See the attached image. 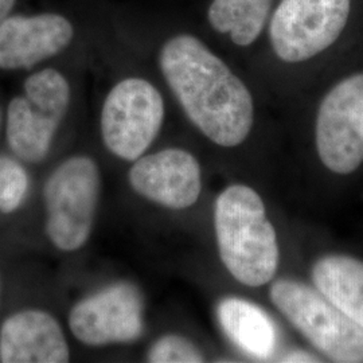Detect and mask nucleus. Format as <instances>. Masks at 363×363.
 <instances>
[{"instance_id":"20e7f679","label":"nucleus","mask_w":363,"mask_h":363,"mask_svg":"<svg viewBox=\"0 0 363 363\" xmlns=\"http://www.w3.org/2000/svg\"><path fill=\"white\" fill-rule=\"evenodd\" d=\"M101 177L88 156H73L54 169L43 187L46 234L62 252H74L89 240L100 199Z\"/></svg>"},{"instance_id":"1a4fd4ad","label":"nucleus","mask_w":363,"mask_h":363,"mask_svg":"<svg viewBox=\"0 0 363 363\" xmlns=\"http://www.w3.org/2000/svg\"><path fill=\"white\" fill-rule=\"evenodd\" d=\"M73 335L86 346L132 342L143 333V301L127 283L108 286L77 303L69 315Z\"/></svg>"},{"instance_id":"a211bd4d","label":"nucleus","mask_w":363,"mask_h":363,"mask_svg":"<svg viewBox=\"0 0 363 363\" xmlns=\"http://www.w3.org/2000/svg\"><path fill=\"white\" fill-rule=\"evenodd\" d=\"M281 362H319V359L307 351L294 350L283 355Z\"/></svg>"},{"instance_id":"f03ea898","label":"nucleus","mask_w":363,"mask_h":363,"mask_svg":"<svg viewBox=\"0 0 363 363\" xmlns=\"http://www.w3.org/2000/svg\"><path fill=\"white\" fill-rule=\"evenodd\" d=\"M214 230L220 261L240 284L272 283L280 268L279 237L255 189L234 183L218 195Z\"/></svg>"},{"instance_id":"f3484780","label":"nucleus","mask_w":363,"mask_h":363,"mask_svg":"<svg viewBox=\"0 0 363 363\" xmlns=\"http://www.w3.org/2000/svg\"><path fill=\"white\" fill-rule=\"evenodd\" d=\"M152 363L205 362V355L191 340L181 335H166L156 340L147 354Z\"/></svg>"},{"instance_id":"9d476101","label":"nucleus","mask_w":363,"mask_h":363,"mask_svg":"<svg viewBox=\"0 0 363 363\" xmlns=\"http://www.w3.org/2000/svg\"><path fill=\"white\" fill-rule=\"evenodd\" d=\"M133 191L171 210L191 208L202 191V169L193 154L169 148L133 162L128 174Z\"/></svg>"},{"instance_id":"f8f14e48","label":"nucleus","mask_w":363,"mask_h":363,"mask_svg":"<svg viewBox=\"0 0 363 363\" xmlns=\"http://www.w3.org/2000/svg\"><path fill=\"white\" fill-rule=\"evenodd\" d=\"M69 359L65 334L50 313L26 310L13 313L1 325V362L66 363Z\"/></svg>"},{"instance_id":"2eb2a0df","label":"nucleus","mask_w":363,"mask_h":363,"mask_svg":"<svg viewBox=\"0 0 363 363\" xmlns=\"http://www.w3.org/2000/svg\"><path fill=\"white\" fill-rule=\"evenodd\" d=\"M273 0H213L208 22L220 34H228L237 46H249L259 38L268 22Z\"/></svg>"},{"instance_id":"6e6552de","label":"nucleus","mask_w":363,"mask_h":363,"mask_svg":"<svg viewBox=\"0 0 363 363\" xmlns=\"http://www.w3.org/2000/svg\"><path fill=\"white\" fill-rule=\"evenodd\" d=\"M164 118L163 97L143 78H127L112 88L101 111V136L113 155L135 162L155 140Z\"/></svg>"},{"instance_id":"dca6fc26","label":"nucleus","mask_w":363,"mask_h":363,"mask_svg":"<svg viewBox=\"0 0 363 363\" xmlns=\"http://www.w3.org/2000/svg\"><path fill=\"white\" fill-rule=\"evenodd\" d=\"M28 190L26 169L16 160L0 156V211L13 213L19 208Z\"/></svg>"},{"instance_id":"4468645a","label":"nucleus","mask_w":363,"mask_h":363,"mask_svg":"<svg viewBox=\"0 0 363 363\" xmlns=\"http://www.w3.org/2000/svg\"><path fill=\"white\" fill-rule=\"evenodd\" d=\"M218 320L234 345L259 359L271 358L279 345V333L268 313L245 298H226L218 304Z\"/></svg>"},{"instance_id":"423d86ee","label":"nucleus","mask_w":363,"mask_h":363,"mask_svg":"<svg viewBox=\"0 0 363 363\" xmlns=\"http://www.w3.org/2000/svg\"><path fill=\"white\" fill-rule=\"evenodd\" d=\"M315 150L327 171L351 175L363 166V72L337 81L315 118Z\"/></svg>"},{"instance_id":"39448f33","label":"nucleus","mask_w":363,"mask_h":363,"mask_svg":"<svg viewBox=\"0 0 363 363\" xmlns=\"http://www.w3.org/2000/svg\"><path fill=\"white\" fill-rule=\"evenodd\" d=\"M70 104V86L54 69H43L25 82V94L7 111V139L13 154L28 163L42 162Z\"/></svg>"},{"instance_id":"ddd939ff","label":"nucleus","mask_w":363,"mask_h":363,"mask_svg":"<svg viewBox=\"0 0 363 363\" xmlns=\"http://www.w3.org/2000/svg\"><path fill=\"white\" fill-rule=\"evenodd\" d=\"M312 286L363 328V259L327 253L311 267Z\"/></svg>"},{"instance_id":"6ab92c4d","label":"nucleus","mask_w":363,"mask_h":363,"mask_svg":"<svg viewBox=\"0 0 363 363\" xmlns=\"http://www.w3.org/2000/svg\"><path fill=\"white\" fill-rule=\"evenodd\" d=\"M15 0H0V23L6 19V16L11 11Z\"/></svg>"},{"instance_id":"aec40b11","label":"nucleus","mask_w":363,"mask_h":363,"mask_svg":"<svg viewBox=\"0 0 363 363\" xmlns=\"http://www.w3.org/2000/svg\"><path fill=\"white\" fill-rule=\"evenodd\" d=\"M0 120H1V115H0Z\"/></svg>"},{"instance_id":"0eeeda50","label":"nucleus","mask_w":363,"mask_h":363,"mask_svg":"<svg viewBox=\"0 0 363 363\" xmlns=\"http://www.w3.org/2000/svg\"><path fill=\"white\" fill-rule=\"evenodd\" d=\"M351 0H280L269 38L286 64H301L330 49L347 26Z\"/></svg>"},{"instance_id":"7ed1b4c3","label":"nucleus","mask_w":363,"mask_h":363,"mask_svg":"<svg viewBox=\"0 0 363 363\" xmlns=\"http://www.w3.org/2000/svg\"><path fill=\"white\" fill-rule=\"evenodd\" d=\"M276 310L333 362L363 363V328L312 284L283 277L269 288Z\"/></svg>"},{"instance_id":"9b49d317","label":"nucleus","mask_w":363,"mask_h":363,"mask_svg":"<svg viewBox=\"0 0 363 363\" xmlns=\"http://www.w3.org/2000/svg\"><path fill=\"white\" fill-rule=\"evenodd\" d=\"M73 34L72 23L57 13L4 19L0 23V69H30L62 52Z\"/></svg>"},{"instance_id":"f257e3e1","label":"nucleus","mask_w":363,"mask_h":363,"mask_svg":"<svg viewBox=\"0 0 363 363\" xmlns=\"http://www.w3.org/2000/svg\"><path fill=\"white\" fill-rule=\"evenodd\" d=\"M160 67L186 116L210 142L233 148L247 140L255 124L252 93L202 40L189 34L169 39Z\"/></svg>"}]
</instances>
